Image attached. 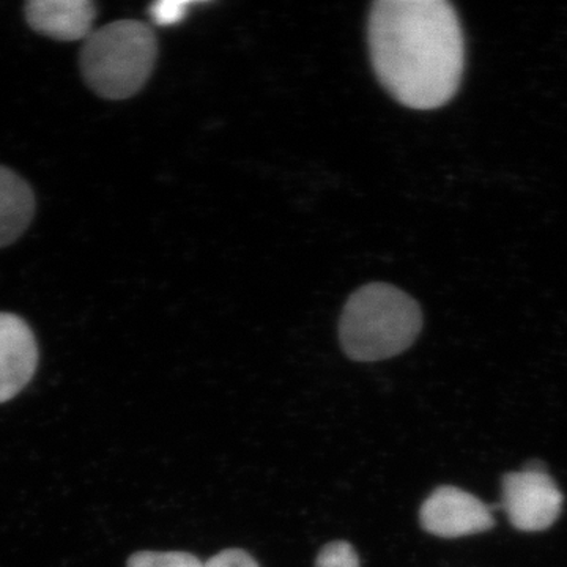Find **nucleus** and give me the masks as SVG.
I'll use <instances>...</instances> for the list:
<instances>
[{
  "instance_id": "6",
  "label": "nucleus",
  "mask_w": 567,
  "mask_h": 567,
  "mask_svg": "<svg viewBox=\"0 0 567 567\" xmlns=\"http://www.w3.org/2000/svg\"><path fill=\"white\" fill-rule=\"evenodd\" d=\"M39 363L35 336L20 317L0 312V404L31 382Z\"/></svg>"
},
{
  "instance_id": "9",
  "label": "nucleus",
  "mask_w": 567,
  "mask_h": 567,
  "mask_svg": "<svg viewBox=\"0 0 567 567\" xmlns=\"http://www.w3.org/2000/svg\"><path fill=\"white\" fill-rule=\"evenodd\" d=\"M128 567H204L199 558L185 551H140L130 558Z\"/></svg>"
},
{
  "instance_id": "11",
  "label": "nucleus",
  "mask_w": 567,
  "mask_h": 567,
  "mask_svg": "<svg viewBox=\"0 0 567 567\" xmlns=\"http://www.w3.org/2000/svg\"><path fill=\"white\" fill-rule=\"evenodd\" d=\"M204 567H259V565L248 551L229 548V550L219 551L218 555L208 559Z\"/></svg>"
},
{
  "instance_id": "7",
  "label": "nucleus",
  "mask_w": 567,
  "mask_h": 567,
  "mask_svg": "<svg viewBox=\"0 0 567 567\" xmlns=\"http://www.w3.org/2000/svg\"><path fill=\"white\" fill-rule=\"evenodd\" d=\"M96 9L89 0H33L25 6V20L33 31L59 41L87 39Z\"/></svg>"
},
{
  "instance_id": "10",
  "label": "nucleus",
  "mask_w": 567,
  "mask_h": 567,
  "mask_svg": "<svg viewBox=\"0 0 567 567\" xmlns=\"http://www.w3.org/2000/svg\"><path fill=\"white\" fill-rule=\"evenodd\" d=\"M316 567H361L357 550L346 540L327 544L317 557Z\"/></svg>"
},
{
  "instance_id": "12",
  "label": "nucleus",
  "mask_w": 567,
  "mask_h": 567,
  "mask_svg": "<svg viewBox=\"0 0 567 567\" xmlns=\"http://www.w3.org/2000/svg\"><path fill=\"white\" fill-rule=\"evenodd\" d=\"M186 2H159L151 9V14L156 24L173 25L185 17Z\"/></svg>"
},
{
  "instance_id": "1",
  "label": "nucleus",
  "mask_w": 567,
  "mask_h": 567,
  "mask_svg": "<svg viewBox=\"0 0 567 567\" xmlns=\"http://www.w3.org/2000/svg\"><path fill=\"white\" fill-rule=\"evenodd\" d=\"M369 47L383 87L412 110L445 106L464 78V32L445 0L374 3Z\"/></svg>"
},
{
  "instance_id": "5",
  "label": "nucleus",
  "mask_w": 567,
  "mask_h": 567,
  "mask_svg": "<svg viewBox=\"0 0 567 567\" xmlns=\"http://www.w3.org/2000/svg\"><path fill=\"white\" fill-rule=\"evenodd\" d=\"M421 527L429 535L454 539L488 532L495 525L494 514L486 503L462 488H435L420 511Z\"/></svg>"
},
{
  "instance_id": "3",
  "label": "nucleus",
  "mask_w": 567,
  "mask_h": 567,
  "mask_svg": "<svg viewBox=\"0 0 567 567\" xmlns=\"http://www.w3.org/2000/svg\"><path fill=\"white\" fill-rule=\"evenodd\" d=\"M156 55L158 41L147 24L111 22L85 40L80 59L82 78L103 99H132L151 78Z\"/></svg>"
},
{
  "instance_id": "4",
  "label": "nucleus",
  "mask_w": 567,
  "mask_h": 567,
  "mask_svg": "<svg viewBox=\"0 0 567 567\" xmlns=\"http://www.w3.org/2000/svg\"><path fill=\"white\" fill-rule=\"evenodd\" d=\"M502 507L514 528L535 533L550 528L561 514L565 496L539 462L503 476Z\"/></svg>"
},
{
  "instance_id": "8",
  "label": "nucleus",
  "mask_w": 567,
  "mask_h": 567,
  "mask_svg": "<svg viewBox=\"0 0 567 567\" xmlns=\"http://www.w3.org/2000/svg\"><path fill=\"white\" fill-rule=\"evenodd\" d=\"M35 215V196L29 183L0 166V248H6L28 230Z\"/></svg>"
},
{
  "instance_id": "2",
  "label": "nucleus",
  "mask_w": 567,
  "mask_h": 567,
  "mask_svg": "<svg viewBox=\"0 0 567 567\" xmlns=\"http://www.w3.org/2000/svg\"><path fill=\"white\" fill-rule=\"evenodd\" d=\"M423 328V312L410 295L390 284L361 287L347 301L339 338L354 361H382L405 352Z\"/></svg>"
}]
</instances>
